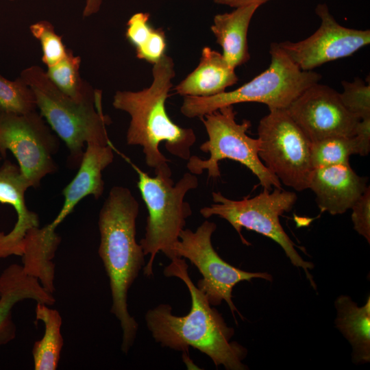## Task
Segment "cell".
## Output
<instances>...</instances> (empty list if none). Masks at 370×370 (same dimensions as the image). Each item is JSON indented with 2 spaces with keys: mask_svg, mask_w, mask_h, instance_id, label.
<instances>
[{
  "mask_svg": "<svg viewBox=\"0 0 370 370\" xmlns=\"http://www.w3.org/2000/svg\"><path fill=\"white\" fill-rule=\"evenodd\" d=\"M171 260L164 269V275L184 282L190 295L191 307L184 316L173 314L171 306L166 304L148 310L146 325L155 341L183 354H187L191 347L207 355L217 367L222 365L227 370L247 369L242 362L247 349L231 341L234 328L227 325L222 315L193 282L184 258Z\"/></svg>",
  "mask_w": 370,
  "mask_h": 370,
  "instance_id": "obj_1",
  "label": "cell"
},
{
  "mask_svg": "<svg viewBox=\"0 0 370 370\" xmlns=\"http://www.w3.org/2000/svg\"><path fill=\"white\" fill-rule=\"evenodd\" d=\"M152 74L153 82L148 88L136 92L116 91L112 106L130 116L127 145L143 147L145 163L154 169L156 175L171 177L169 160L160 151V143L164 142L170 153L188 160L196 135L193 129L173 122L166 111L165 102L175 75L173 59L164 54L153 64Z\"/></svg>",
  "mask_w": 370,
  "mask_h": 370,
  "instance_id": "obj_2",
  "label": "cell"
},
{
  "mask_svg": "<svg viewBox=\"0 0 370 370\" xmlns=\"http://www.w3.org/2000/svg\"><path fill=\"white\" fill-rule=\"evenodd\" d=\"M139 204L127 188H111L99 215V255L109 278L111 312L119 321L121 350L127 353L136 339L138 324L127 309V293L145 263V254L136 239Z\"/></svg>",
  "mask_w": 370,
  "mask_h": 370,
  "instance_id": "obj_3",
  "label": "cell"
},
{
  "mask_svg": "<svg viewBox=\"0 0 370 370\" xmlns=\"http://www.w3.org/2000/svg\"><path fill=\"white\" fill-rule=\"evenodd\" d=\"M19 77L33 90L41 116L65 143L71 166H79L85 143H112L106 130L111 120L103 112L101 92L94 100L76 101L61 92L36 65L23 69Z\"/></svg>",
  "mask_w": 370,
  "mask_h": 370,
  "instance_id": "obj_4",
  "label": "cell"
},
{
  "mask_svg": "<svg viewBox=\"0 0 370 370\" xmlns=\"http://www.w3.org/2000/svg\"><path fill=\"white\" fill-rule=\"evenodd\" d=\"M271 63L266 70L229 92L210 97L184 96L180 111L188 118H201L219 108L245 102L264 103L271 109H286L307 88L319 82L317 72L300 70L278 47L270 45Z\"/></svg>",
  "mask_w": 370,
  "mask_h": 370,
  "instance_id": "obj_5",
  "label": "cell"
},
{
  "mask_svg": "<svg viewBox=\"0 0 370 370\" xmlns=\"http://www.w3.org/2000/svg\"><path fill=\"white\" fill-rule=\"evenodd\" d=\"M127 161L138 175V187L148 210L145 236L139 244L145 255H149L143 267L145 275L149 277L153 273V261L160 251L170 260L173 258V247L192 214L191 207L184 198L189 190L198 186L199 182L196 175L189 172L174 184L171 177H151Z\"/></svg>",
  "mask_w": 370,
  "mask_h": 370,
  "instance_id": "obj_6",
  "label": "cell"
},
{
  "mask_svg": "<svg viewBox=\"0 0 370 370\" xmlns=\"http://www.w3.org/2000/svg\"><path fill=\"white\" fill-rule=\"evenodd\" d=\"M214 202L200 210L206 219L219 216L226 220L238 232L242 243L251 244L243 236L241 230L245 227L270 238L279 244L291 263L305 271L311 284L314 286L312 277L308 269L314 268L311 262L305 261L297 253L295 245L284 232L280 221V217L290 211L297 199L294 192L275 188L264 189L254 197H244L242 200H232L223 196L221 192L212 193Z\"/></svg>",
  "mask_w": 370,
  "mask_h": 370,
  "instance_id": "obj_7",
  "label": "cell"
},
{
  "mask_svg": "<svg viewBox=\"0 0 370 370\" xmlns=\"http://www.w3.org/2000/svg\"><path fill=\"white\" fill-rule=\"evenodd\" d=\"M233 106H227L201 117L208 135V140L199 149L209 153L210 157L203 160L191 156L187 168L190 173L200 175L208 171V177L216 179L221 175L219 162L223 159L236 161L249 169L259 180L260 184L271 190L272 187L281 188V182L260 160L258 153L260 143L247 134L251 126L248 120L238 123Z\"/></svg>",
  "mask_w": 370,
  "mask_h": 370,
  "instance_id": "obj_8",
  "label": "cell"
},
{
  "mask_svg": "<svg viewBox=\"0 0 370 370\" xmlns=\"http://www.w3.org/2000/svg\"><path fill=\"white\" fill-rule=\"evenodd\" d=\"M269 110L258 126L260 160L284 185L299 192L308 189L312 143L286 109Z\"/></svg>",
  "mask_w": 370,
  "mask_h": 370,
  "instance_id": "obj_9",
  "label": "cell"
},
{
  "mask_svg": "<svg viewBox=\"0 0 370 370\" xmlns=\"http://www.w3.org/2000/svg\"><path fill=\"white\" fill-rule=\"evenodd\" d=\"M216 229V223L207 220L195 232L184 229L173 247V258L190 260L202 275L196 286L210 304L215 306L225 301L234 316L235 312L240 313L232 299L233 288L243 281L250 282L254 278L271 281L273 278L268 273L241 270L222 259L212 244V236Z\"/></svg>",
  "mask_w": 370,
  "mask_h": 370,
  "instance_id": "obj_10",
  "label": "cell"
},
{
  "mask_svg": "<svg viewBox=\"0 0 370 370\" xmlns=\"http://www.w3.org/2000/svg\"><path fill=\"white\" fill-rule=\"evenodd\" d=\"M58 148V138L36 110L23 114L0 111V156L12 153L29 187L37 188L57 171L53 156Z\"/></svg>",
  "mask_w": 370,
  "mask_h": 370,
  "instance_id": "obj_11",
  "label": "cell"
},
{
  "mask_svg": "<svg viewBox=\"0 0 370 370\" xmlns=\"http://www.w3.org/2000/svg\"><path fill=\"white\" fill-rule=\"evenodd\" d=\"M315 12L321 19L317 30L298 42H277L288 58L304 71L328 62L348 57L370 43L369 29H356L340 25L325 3H319Z\"/></svg>",
  "mask_w": 370,
  "mask_h": 370,
  "instance_id": "obj_12",
  "label": "cell"
},
{
  "mask_svg": "<svg viewBox=\"0 0 370 370\" xmlns=\"http://www.w3.org/2000/svg\"><path fill=\"white\" fill-rule=\"evenodd\" d=\"M286 110L311 143L331 136H352L360 120L345 108L340 92L318 82L301 92Z\"/></svg>",
  "mask_w": 370,
  "mask_h": 370,
  "instance_id": "obj_13",
  "label": "cell"
},
{
  "mask_svg": "<svg viewBox=\"0 0 370 370\" xmlns=\"http://www.w3.org/2000/svg\"><path fill=\"white\" fill-rule=\"evenodd\" d=\"M367 178L358 175L349 163L314 169L308 189L315 194L321 212L341 214L351 209L367 188Z\"/></svg>",
  "mask_w": 370,
  "mask_h": 370,
  "instance_id": "obj_14",
  "label": "cell"
},
{
  "mask_svg": "<svg viewBox=\"0 0 370 370\" xmlns=\"http://www.w3.org/2000/svg\"><path fill=\"white\" fill-rule=\"evenodd\" d=\"M29 186L19 166L5 160L0 166V202L12 206L17 214L13 229L8 234L0 232V258L12 255L22 256L27 232L39 227L38 214L26 205L25 193Z\"/></svg>",
  "mask_w": 370,
  "mask_h": 370,
  "instance_id": "obj_15",
  "label": "cell"
},
{
  "mask_svg": "<svg viewBox=\"0 0 370 370\" xmlns=\"http://www.w3.org/2000/svg\"><path fill=\"white\" fill-rule=\"evenodd\" d=\"M112 144H87L79 169L74 178L62 190L64 204L56 219L49 223L54 229L73 211L84 197L92 195L97 199L103 193V171L114 160Z\"/></svg>",
  "mask_w": 370,
  "mask_h": 370,
  "instance_id": "obj_16",
  "label": "cell"
},
{
  "mask_svg": "<svg viewBox=\"0 0 370 370\" xmlns=\"http://www.w3.org/2000/svg\"><path fill=\"white\" fill-rule=\"evenodd\" d=\"M27 298L48 306L55 302L52 294L39 284L37 278L25 273L22 266L12 264L0 275V345L14 337L12 308L16 302Z\"/></svg>",
  "mask_w": 370,
  "mask_h": 370,
  "instance_id": "obj_17",
  "label": "cell"
},
{
  "mask_svg": "<svg viewBox=\"0 0 370 370\" xmlns=\"http://www.w3.org/2000/svg\"><path fill=\"white\" fill-rule=\"evenodd\" d=\"M238 80L235 69L229 65L222 53L205 47L199 65L175 90L184 97H210L225 92Z\"/></svg>",
  "mask_w": 370,
  "mask_h": 370,
  "instance_id": "obj_18",
  "label": "cell"
},
{
  "mask_svg": "<svg viewBox=\"0 0 370 370\" xmlns=\"http://www.w3.org/2000/svg\"><path fill=\"white\" fill-rule=\"evenodd\" d=\"M259 7L257 4L241 6L214 17L211 31L222 48L223 58L234 69L250 58L247 32L251 20Z\"/></svg>",
  "mask_w": 370,
  "mask_h": 370,
  "instance_id": "obj_19",
  "label": "cell"
},
{
  "mask_svg": "<svg viewBox=\"0 0 370 370\" xmlns=\"http://www.w3.org/2000/svg\"><path fill=\"white\" fill-rule=\"evenodd\" d=\"M336 328L352 347V361L364 364L370 361V297L358 306L348 295H340L334 301Z\"/></svg>",
  "mask_w": 370,
  "mask_h": 370,
  "instance_id": "obj_20",
  "label": "cell"
},
{
  "mask_svg": "<svg viewBox=\"0 0 370 370\" xmlns=\"http://www.w3.org/2000/svg\"><path fill=\"white\" fill-rule=\"evenodd\" d=\"M60 242V236L49 224L34 227L26 234L23 244V269L40 281L49 293L54 291V264L51 261Z\"/></svg>",
  "mask_w": 370,
  "mask_h": 370,
  "instance_id": "obj_21",
  "label": "cell"
},
{
  "mask_svg": "<svg viewBox=\"0 0 370 370\" xmlns=\"http://www.w3.org/2000/svg\"><path fill=\"white\" fill-rule=\"evenodd\" d=\"M43 303H37L36 317L45 325L41 340L34 343L32 354L36 370H54L58 367L63 338L60 328L62 317L58 311Z\"/></svg>",
  "mask_w": 370,
  "mask_h": 370,
  "instance_id": "obj_22",
  "label": "cell"
},
{
  "mask_svg": "<svg viewBox=\"0 0 370 370\" xmlns=\"http://www.w3.org/2000/svg\"><path fill=\"white\" fill-rule=\"evenodd\" d=\"M149 20V13L134 14L127 23L125 36L136 57L153 64L165 54L166 42L164 30L152 27Z\"/></svg>",
  "mask_w": 370,
  "mask_h": 370,
  "instance_id": "obj_23",
  "label": "cell"
},
{
  "mask_svg": "<svg viewBox=\"0 0 370 370\" xmlns=\"http://www.w3.org/2000/svg\"><path fill=\"white\" fill-rule=\"evenodd\" d=\"M81 58L68 49L66 56L47 67L51 82L63 93L76 101L94 100L101 92L96 90L80 76Z\"/></svg>",
  "mask_w": 370,
  "mask_h": 370,
  "instance_id": "obj_24",
  "label": "cell"
},
{
  "mask_svg": "<svg viewBox=\"0 0 370 370\" xmlns=\"http://www.w3.org/2000/svg\"><path fill=\"white\" fill-rule=\"evenodd\" d=\"M358 154L356 140L352 136H331L311 144V164L314 169L349 163V158Z\"/></svg>",
  "mask_w": 370,
  "mask_h": 370,
  "instance_id": "obj_25",
  "label": "cell"
},
{
  "mask_svg": "<svg viewBox=\"0 0 370 370\" xmlns=\"http://www.w3.org/2000/svg\"><path fill=\"white\" fill-rule=\"evenodd\" d=\"M37 109L32 88L19 77L14 81L0 75V111L18 114Z\"/></svg>",
  "mask_w": 370,
  "mask_h": 370,
  "instance_id": "obj_26",
  "label": "cell"
},
{
  "mask_svg": "<svg viewBox=\"0 0 370 370\" xmlns=\"http://www.w3.org/2000/svg\"><path fill=\"white\" fill-rule=\"evenodd\" d=\"M29 29L41 45L42 61L47 67L56 64L66 56L68 49L50 22L45 20L38 21L31 25Z\"/></svg>",
  "mask_w": 370,
  "mask_h": 370,
  "instance_id": "obj_27",
  "label": "cell"
},
{
  "mask_svg": "<svg viewBox=\"0 0 370 370\" xmlns=\"http://www.w3.org/2000/svg\"><path fill=\"white\" fill-rule=\"evenodd\" d=\"M340 97L345 108L360 120L370 118V84L360 78L342 81Z\"/></svg>",
  "mask_w": 370,
  "mask_h": 370,
  "instance_id": "obj_28",
  "label": "cell"
},
{
  "mask_svg": "<svg viewBox=\"0 0 370 370\" xmlns=\"http://www.w3.org/2000/svg\"><path fill=\"white\" fill-rule=\"evenodd\" d=\"M354 229L370 243V187L356 200L352 208Z\"/></svg>",
  "mask_w": 370,
  "mask_h": 370,
  "instance_id": "obj_29",
  "label": "cell"
},
{
  "mask_svg": "<svg viewBox=\"0 0 370 370\" xmlns=\"http://www.w3.org/2000/svg\"><path fill=\"white\" fill-rule=\"evenodd\" d=\"M354 137L358 154L362 156L368 155L370 151V118L359 120L354 128Z\"/></svg>",
  "mask_w": 370,
  "mask_h": 370,
  "instance_id": "obj_30",
  "label": "cell"
},
{
  "mask_svg": "<svg viewBox=\"0 0 370 370\" xmlns=\"http://www.w3.org/2000/svg\"><path fill=\"white\" fill-rule=\"evenodd\" d=\"M218 4L226 5L232 8H238L241 6L257 4L260 6L271 0H212Z\"/></svg>",
  "mask_w": 370,
  "mask_h": 370,
  "instance_id": "obj_31",
  "label": "cell"
},
{
  "mask_svg": "<svg viewBox=\"0 0 370 370\" xmlns=\"http://www.w3.org/2000/svg\"><path fill=\"white\" fill-rule=\"evenodd\" d=\"M103 0H86L83 10V16L88 17L97 14L101 8Z\"/></svg>",
  "mask_w": 370,
  "mask_h": 370,
  "instance_id": "obj_32",
  "label": "cell"
},
{
  "mask_svg": "<svg viewBox=\"0 0 370 370\" xmlns=\"http://www.w3.org/2000/svg\"><path fill=\"white\" fill-rule=\"evenodd\" d=\"M9 1H16V0H9Z\"/></svg>",
  "mask_w": 370,
  "mask_h": 370,
  "instance_id": "obj_33",
  "label": "cell"
},
{
  "mask_svg": "<svg viewBox=\"0 0 370 370\" xmlns=\"http://www.w3.org/2000/svg\"><path fill=\"white\" fill-rule=\"evenodd\" d=\"M1 158H1V156H0V160H1Z\"/></svg>",
  "mask_w": 370,
  "mask_h": 370,
  "instance_id": "obj_34",
  "label": "cell"
}]
</instances>
